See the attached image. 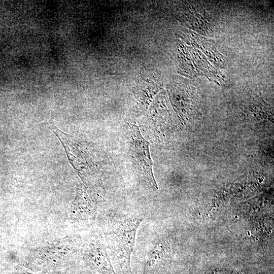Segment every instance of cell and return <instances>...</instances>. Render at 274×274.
<instances>
[{
	"mask_svg": "<svg viewBox=\"0 0 274 274\" xmlns=\"http://www.w3.org/2000/svg\"><path fill=\"white\" fill-rule=\"evenodd\" d=\"M84 255L92 266L102 274H116L111 265L105 239L99 231L90 237L86 245Z\"/></svg>",
	"mask_w": 274,
	"mask_h": 274,
	"instance_id": "2",
	"label": "cell"
},
{
	"mask_svg": "<svg viewBox=\"0 0 274 274\" xmlns=\"http://www.w3.org/2000/svg\"><path fill=\"white\" fill-rule=\"evenodd\" d=\"M144 220L134 216L111 223L104 231L108 248L116 259L122 270H130V261L135 245L137 230Z\"/></svg>",
	"mask_w": 274,
	"mask_h": 274,
	"instance_id": "1",
	"label": "cell"
},
{
	"mask_svg": "<svg viewBox=\"0 0 274 274\" xmlns=\"http://www.w3.org/2000/svg\"><path fill=\"white\" fill-rule=\"evenodd\" d=\"M11 274H33L32 273L29 272L26 270L20 269L17 270L14 272H12Z\"/></svg>",
	"mask_w": 274,
	"mask_h": 274,
	"instance_id": "5",
	"label": "cell"
},
{
	"mask_svg": "<svg viewBox=\"0 0 274 274\" xmlns=\"http://www.w3.org/2000/svg\"><path fill=\"white\" fill-rule=\"evenodd\" d=\"M96 211L95 204L85 192L80 190L73 207V215L79 219H87L93 217Z\"/></svg>",
	"mask_w": 274,
	"mask_h": 274,
	"instance_id": "4",
	"label": "cell"
},
{
	"mask_svg": "<svg viewBox=\"0 0 274 274\" xmlns=\"http://www.w3.org/2000/svg\"><path fill=\"white\" fill-rule=\"evenodd\" d=\"M131 128L133 156L144 176L158 189L152 170L153 161L150 155L149 143L143 137L138 126L132 124Z\"/></svg>",
	"mask_w": 274,
	"mask_h": 274,
	"instance_id": "3",
	"label": "cell"
}]
</instances>
